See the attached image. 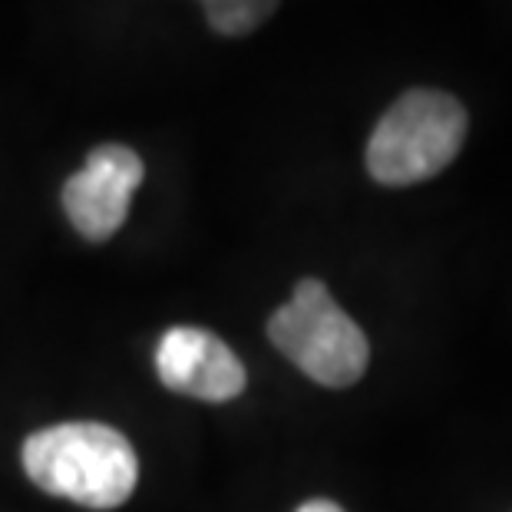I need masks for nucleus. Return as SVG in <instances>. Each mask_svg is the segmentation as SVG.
Listing matches in <instances>:
<instances>
[{
  "label": "nucleus",
  "instance_id": "6",
  "mask_svg": "<svg viewBox=\"0 0 512 512\" xmlns=\"http://www.w3.org/2000/svg\"><path fill=\"white\" fill-rule=\"evenodd\" d=\"M281 0H202L205 20L222 37H245L275 14Z\"/></svg>",
  "mask_w": 512,
  "mask_h": 512
},
{
  "label": "nucleus",
  "instance_id": "1",
  "mask_svg": "<svg viewBox=\"0 0 512 512\" xmlns=\"http://www.w3.org/2000/svg\"><path fill=\"white\" fill-rule=\"evenodd\" d=\"M24 470L43 493L86 509H116L136 489L139 460L129 440L103 423H60L24 443Z\"/></svg>",
  "mask_w": 512,
  "mask_h": 512
},
{
  "label": "nucleus",
  "instance_id": "5",
  "mask_svg": "<svg viewBox=\"0 0 512 512\" xmlns=\"http://www.w3.org/2000/svg\"><path fill=\"white\" fill-rule=\"evenodd\" d=\"M159 380L169 390L205 403L235 400L245 390V367L219 334L169 328L156 347Z\"/></svg>",
  "mask_w": 512,
  "mask_h": 512
},
{
  "label": "nucleus",
  "instance_id": "2",
  "mask_svg": "<svg viewBox=\"0 0 512 512\" xmlns=\"http://www.w3.org/2000/svg\"><path fill=\"white\" fill-rule=\"evenodd\" d=\"M470 116L440 90H410L380 116L367 143V172L380 185H417L460 156Z\"/></svg>",
  "mask_w": 512,
  "mask_h": 512
},
{
  "label": "nucleus",
  "instance_id": "3",
  "mask_svg": "<svg viewBox=\"0 0 512 512\" xmlns=\"http://www.w3.org/2000/svg\"><path fill=\"white\" fill-rule=\"evenodd\" d=\"M268 337L294 367L324 387H354L370 361L364 331L337 308L331 291L318 278H304L291 301L268 321Z\"/></svg>",
  "mask_w": 512,
  "mask_h": 512
},
{
  "label": "nucleus",
  "instance_id": "4",
  "mask_svg": "<svg viewBox=\"0 0 512 512\" xmlns=\"http://www.w3.org/2000/svg\"><path fill=\"white\" fill-rule=\"evenodd\" d=\"M146 166L129 146L103 143L63 185V212L86 242H106L123 228Z\"/></svg>",
  "mask_w": 512,
  "mask_h": 512
},
{
  "label": "nucleus",
  "instance_id": "7",
  "mask_svg": "<svg viewBox=\"0 0 512 512\" xmlns=\"http://www.w3.org/2000/svg\"><path fill=\"white\" fill-rule=\"evenodd\" d=\"M298 512H344V509L331 503V499H311V503H304Z\"/></svg>",
  "mask_w": 512,
  "mask_h": 512
}]
</instances>
